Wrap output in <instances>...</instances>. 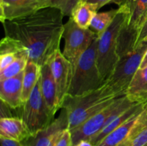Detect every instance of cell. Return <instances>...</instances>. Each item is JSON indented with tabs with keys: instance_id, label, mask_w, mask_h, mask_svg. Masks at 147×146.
Returning <instances> with one entry per match:
<instances>
[{
	"instance_id": "obj_1",
	"label": "cell",
	"mask_w": 147,
	"mask_h": 146,
	"mask_svg": "<svg viewBox=\"0 0 147 146\" xmlns=\"http://www.w3.org/2000/svg\"><path fill=\"white\" fill-rule=\"evenodd\" d=\"M64 15L57 9L47 7L26 17L2 22L5 36L20 42L27 50L28 61L40 67L60 49Z\"/></svg>"
},
{
	"instance_id": "obj_2",
	"label": "cell",
	"mask_w": 147,
	"mask_h": 146,
	"mask_svg": "<svg viewBox=\"0 0 147 146\" xmlns=\"http://www.w3.org/2000/svg\"><path fill=\"white\" fill-rule=\"evenodd\" d=\"M136 37L121 30L118 43L117 62L104 83L118 97L126 94L128 86L140 67L147 49V40L136 45Z\"/></svg>"
},
{
	"instance_id": "obj_3",
	"label": "cell",
	"mask_w": 147,
	"mask_h": 146,
	"mask_svg": "<svg viewBox=\"0 0 147 146\" xmlns=\"http://www.w3.org/2000/svg\"><path fill=\"white\" fill-rule=\"evenodd\" d=\"M118 97L103 84L100 88L80 96L67 94L61 108L66 110L68 129L72 131L110 105Z\"/></svg>"
},
{
	"instance_id": "obj_4",
	"label": "cell",
	"mask_w": 147,
	"mask_h": 146,
	"mask_svg": "<svg viewBox=\"0 0 147 146\" xmlns=\"http://www.w3.org/2000/svg\"><path fill=\"white\" fill-rule=\"evenodd\" d=\"M118 12L106 31L98 37L97 63L100 74L106 81L117 62L118 43L121 31L130 15V2L120 4Z\"/></svg>"
},
{
	"instance_id": "obj_5",
	"label": "cell",
	"mask_w": 147,
	"mask_h": 146,
	"mask_svg": "<svg viewBox=\"0 0 147 146\" xmlns=\"http://www.w3.org/2000/svg\"><path fill=\"white\" fill-rule=\"evenodd\" d=\"M97 43L96 37L73 67L68 95L80 96L88 94L100 88L105 83L97 63Z\"/></svg>"
},
{
	"instance_id": "obj_6",
	"label": "cell",
	"mask_w": 147,
	"mask_h": 146,
	"mask_svg": "<svg viewBox=\"0 0 147 146\" xmlns=\"http://www.w3.org/2000/svg\"><path fill=\"white\" fill-rule=\"evenodd\" d=\"M20 117L25 123L34 136L47 127L54 119V115L47 107L42 97L40 77L28 100L19 108Z\"/></svg>"
},
{
	"instance_id": "obj_7",
	"label": "cell",
	"mask_w": 147,
	"mask_h": 146,
	"mask_svg": "<svg viewBox=\"0 0 147 146\" xmlns=\"http://www.w3.org/2000/svg\"><path fill=\"white\" fill-rule=\"evenodd\" d=\"M96 37L98 36L93 30L79 27L71 17L64 24L63 38L65 47L63 54L71 63L73 68Z\"/></svg>"
},
{
	"instance_id": "obj_8",
	"label": "cell",
	"mask_w": 147,
	"mask_h": 146,
	"mask_svg": "<svg viewBox=\"0 0 147 146\" xmlns=\"http://www.w3.org/2000/svg\"><path fill=\"white\" fill-rule=\"evenodd\" d=\"M47 63L51 69L55 82L57 97L61 108L71 83L73 72V66L63 55L60 49L52 54Z\"/></svg>"
},
{
	"instance_id": "obj_9",
	"label": "cell",
	"mask_w": 147,
	"mask_h": 146,
	"mask_svg": "<svg viewBox=\"0 0 147 146\" xmlns=\"http://www.w3.org/2000/svg\"><path fill=\"white\" fill-rule=\"evenodd\" d=\"M47 7H51L50 0H0V20L26 17Z\"/></svg>"
},
{
	"instance_id": "obj_10",
	"label": "cell",
	"mask_w": 147,
	"mask_h": 146,
	"mask_svg": "<svg viewBox=\"0 0 147 146\" xmlns=\"http://www.w3.org/2000/svg\"><path fill=\"white\" fill-rule=\"evenodd\" d=\"M120 98L121 97H117L106 108L89 118L79 127L70 131L73 139V146L81 140H90L103 128L109 117L119 104Z\"/></svg>"
},
{
	"instance_id": "obj_11",
	"label": "cell",
	"mask_w": 147,
	"mask_h": 146,
	"mask_svg": "<svg viewBox=\"0 0 147 146\" xmlns=\"http://www.w3.org/2000/svg\"><path fill=\"white\" fill-rule=\"evenodd\" d=\"M61 109L57 118L22 144L25 146H54L60 135L68 128L67 112L64 108Z\"/></svg>"
},
{
	"instance_id": "obj_12",
	"label": "cell",
	"mask_w": 147,
	"mask_h": 146,
	"mask_svg": "<svg viewBox=\"0 0 147 146\" xmlns=\"http://www.w3.org/2000/svg\"><path fill=\"white\" fill-rule=\"evenodd\" d=\"M24 72L7 80L0 81V98L1 102L11 110L22 106V80Z\"/></svg>"
},
{
	"instance_id": "obj_13",
	"label": "cell",
	"mask_w": 147,
	"mask_h": 146,
	"mask_svg": "<svg viewBox=\"0 0 147 146\" xmlns=\"http://www.w3.org/2000/svg\"><path fill=\"white\" fill-rule=\"evenodd\" d=\"M0 137L24 143L32 135L20 117H3L0 120Z\"/></svg>"
},
{
	"instance_id": "obj_14",
	"label": "cell",
	"mask_w": 147,
	"mask_h": 146,
	"mask_svg": "<svg viewBox=\"0 0 147 146\" xmlns=\"http://www.w3.org/2000/svg\"><path fill=\"white\" fill-rule=\"evenodd\" d=\"M40 87L42 94L47 107L53 115L60 108L57 97V87L51 69L47 63L41 67Z\"/></svg>"
},
{
	"instance_id": "obj_15",
	"label": "cell",
	"mask_w": 147,
	"mask_h": 146,
	"mask_svg": "<svg viewBox=\"0 0 147 146\" xmlns=\"http://www.w3.org/2000/svg\"><path fill=\"white\" fill-rule=\"evenodd\" d=\"M125 96L133 102H147V67L138 69L128 86Z\"/></svg>"
},
{
	"instance_id": "obj_16",
	"label": "cell",
	"mask_w": 147,
	"mask_h": 146,
	"mask_svg": "<svg viewBox=\"0 0 147 146\" xmlns=\"http://www.w3.org/2000/svg\"><path fill=\"white\" fill-rule=\"evenodd\" d=\"M142 113L126 121L109 133L96 146H119L129 138Z\"/></svg>"
},
{
	"instance_id": "obj_17",
	"label": "cell",
	"mask_w": 147,
	"mask_h": 146,
	"mask_svg": "<svg viewBox=\"0 0 147 146\" xmlns=\"http://www.w3.org/2000/svg\"><path fill=\"white\" fill-rule=\"evenodd\" d=\"M130 2V15L126 27L138 35L147 18V0H134Z\"/></svg>"
},
{
	"instance_id": "obj_18",
	"label": "cell",
	"mask_w": 147,
	"mask_h": 146,
	"mask_svg": "<svg viewBox=\"0 0 147 146\" xmlns=\"http://www.w3.org/2000/svg\"><path fill=\"white\" fill-rule=\"evenodd\" d=\"M98 10H99L98 7L96 4L80 0L73 8L70 17L79 27L89 29L92 19Z\"/></svg>"
},
{
	"instance_id": "obj_19",
	"label": "cell",
	"mask_w": 147,
	"mask_h": 146,
	"mask_svg": "<svg viewBox=\"0 0 147 146\" xmlns=\"http://www.w3.org/2000/svg\"><path fill=\"white\" fill-rule=\"evenodd\" d=\"M22 80V96L23 103L25 102L30 97L32 92L38 82L41 74V67L33 62H27L24 68Z\"/></svg>"
},
{
	"instance_id": "obj_20",
	"label": "cell",
	"mask_w": 147,
	"mask_h": 146,
	"mask_svg": "<svg viewBox=\"0 0 147 146\" xmlns=\"http://www.w3.org/2000/svg\"><path fill=\"white\" fill-rule=\"evenodd\" d=\"M128 146H147V102L128 139Z\"/></svg>"
},
{
	"instance_id": "obj_21",
	"label": "cell",
	"mask_w": 147,
	"mask_h": 146,
	"mask_svg": "<svg viewBox=\"0 0 147 146\" xmlns=\"http://www.w3.org/2000/svg\"><path fill=\"white\" fill-rule=\"evenodd\" d=\"M118 9H113L107 11L97 12L92 19L90 27L98 36L100 37L110 26L118 12Z\"/></svg>"
},
{
	"instance_id": "obj_22",
	"label": "cell",
	"mask_w": 147,
	"mask_h": 146,
	"mask_svg": "<svg viewBox=\"0 0 147 146\" xmlns=\"http://www.w3.org/2000/svg\"><path fill=\"white\" fill-rule=\"evenodd\" d=\"M6 53L15 54L18 57H24L28 60V53L25 47L20 42L7 36L0 42V54Z\"/></svg>"
},
{
	"instance_id": "obj_23",
	"label": "cell",
	"mask_w": 147,
	"mask_h": 146,
	"mask_svg": "<svg viewBox=\"0 0 147 146\" xmlns=\"http://www.w3.org/2000/svg\"><path fill=\"white\" fill-rule=\"evenodd\" d=\"M28 60L24 57L17 58L4 70H0V81L11 78L24 71Z\"/></svg>"
},
{
	"instance_id": "obj_24",
	"label": "cell",
	"mask_w": 147,
	"mask_h": 146,
	"mask_svg": "<svg viewBox=\"0 0 147 146\" xmlns=\"http://www.w3.org/2000/svg\"><path fill=\"white\" fill-rule=\"evenodd\" d=\"M80 0H50L51 7L60 10L65 16L71 15L72 11Z\"/></svg>"
},
{
	"instance_id": "obj_25",
	"label": "cell",
	"mask_w": 147,
	"mask_h": 146,
	"mask_svg": "<svg viewBox=\"0 0 147 146\" xmlns=\"http://www.w3.org/2000/svg\"><path fill=\"white\" fill-rule=\"evenodd\" d=\"M54 146H73L72 134L68 128L65 129L60 135Z\"/></svg>"
},
{
	"instance_id": "obj_26",
	"label": "cell",
	"mask_w": 147,
	"mask_h": 146,
	"mask_svg": "<svg viewBox=\"0 0 147 146\" xmlns=\"http://www.w3.org/2000/svg\"><path fill=\"white\" fill-rule=\"evenodd\" d=\"M17 58H20V57H18L15 54H9V53L0 54V70H4V68L8 67Z\"/></svg>"
},
{
	"instance_id": "obj_27",
	"label": "cell",
	"mask_w": 147,
	"mask_h": 146,
	"mask_svg": "<svg viewBox=\"0 0 147 146\" xmlns=\"http://www.w3.org/2000/svg\"><path fill=\"white\" fill-rule=\"evenodd\" d=\"M83 1L96 4L98 7V9H100L101 7H104L106 4H111V3H116L119 6L125 1L124 0H83Z\"/></svg>"
},
{
	"instance_id": "obj_28",
	"label": "cell",
	"mask_w": 147,
	"mask_h": 146,
	"mask_svg": "<svg viewBox=\"0 0 147 146\" xmlns=\"http://www.w3.org/2000/svg\"><path fill=\"white\" fill-rule=\"evenodd\" d=\"M147 40V18L145 20L143 26L141 28L140 31H139V34H138L137 40H136V44H139V42L144 40Z\"/></svg>"
},
{
	"instance_id": "obj_29",
	"label": "cell",
	"mask_w": 147,
	"mask_h": 146,
	"mask_svg": "<svg viewBox=\"0 0 147 146\" xmlns=\"http://www.w3.org/2000/svg\"><path fill=\"white\" fill-rule=\"evenodd\" d=\"M0 140H1V146H25L22 143L5 138V137H0Z\"/></svg>"
},
{
	"instance_id": "obj_30",
	"label": "cell",
	"mask_w": 147,
	"mask_h": 146,
	"mask_svg": "<svg viewBox=\"0 0 147 146\" xmlns=\"http://www.w3.org/2000/svg\"><path fill=\"white\" fill-rule=\"evenodd\" d=\"M74 146H95L90 140H83L78 143L77 144L75 145Z\"/></svg>"
},
{
	"instance_id": "obj_31",
	"label": "cell",
	"mask_w": 147,
	"mask_h": 146,
	"mask_svg": "<svg viewBox=\"0 0 147 146\" xmlns=\"http://www.w3.org/2000/svg\"><path fill=\"white\" fill-rule=\"evenodd\" d=\"M147 67V49L145 52L144 54V57L142 58V62H141V65L139 68H144V67Z\"/></svg>"
},
{
	"instance_id": "obj_32",
	"label": "cell",
	"mask_w": 147,
	"mask_h": 146,
	"mask_svg": "<svg viewBox=\"0 0 147 146\" xmlns=\"http://www.w3.org/2000/svg\"><path fill=\"white\" fill-rule=\"evenodd\" d=\"M119 146H128V140H126L124 143H123L121 145H120Z\"/></svg>"
},
{
	"instance_id": "obj_33",
	"label": "cell",
	"mask_w": 147,
	"mask_h": 146,
	"mask_svg": "<svg viewBox=\"0 0 147 146\" xmlns=\"http://www.w3.org/2000/svg\"><path fill=\"white\" fill-rule=\"evenodd\" d=\"M126 1H134V0H126Z\"/></svg>"
},
{
	"instance_id": "obj_34",
	"label": "cell",
	"mask_w": 147,
	"mask_h": 146,
	"mask_svg": "<svg viewBox=\"0 0 147 146\" xmlns=\"http://www.w3.org/2000/svg\"><path fill=\"white\" fill-rule=\"evenodd\" d=\"M124 1H126V0H124Z\"/></svg>"
}]
</instances>
